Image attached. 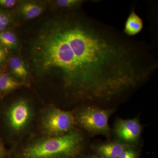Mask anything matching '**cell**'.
I'll return each mask as SVG.
<instances>
[{
	"label": "cell",
	"instance_id": "cell-9",
	"mask_svg": "<svg viewBox=\"0 0 158 158\" xmlns=\"http://www.w3.org/2000/svg\"><path fill=\"white\" fill-rule=\"evenodd\" d=\"M132 146L122 142H113L100 144L97 152L104 158H117L125 150Z\"/></svg>",
	"mask_w": 158,
	"mask_h": 158
},
{
	"label": "cell",
	"instance_id": "cell-19",
	"mask_svg": "<svg viewBox=\"0 0 158 158\" xmlns=\"http://www.w3.org/2000/svg\"><path fill=\"white\" fill-rule=\"evenodd\" d=\"M88 158H104L102 157L101 156H96V155H92L90 156Z\"/></svg>",
	"mask_w": 158,
	"mask_h": 158
},
{
	"label": "cell",
	"instance_id": "cell-18",
	"mask_svg": "<svg viewBox=\"0 0 158 158\" xmlns=\"http://www.w3.org/2000/svg\"><path fill=\"white\" fill-rule=\"evenodd\" d=\"M10 156V152L6 149L2 140L0 137V158H8Z\"/></svg>",
	"mask_w": 158,
	"mask_h": 158
},
{
	"label": "cell",
	"instance_id": "cell-20",
	"mask_svg": "<svg viewBox=\"0 0 158 158\" xmlns=\"http://www.w3.org/2000/svg\"><path fill=\"white\" fill-rule=\"evenodd\" d=\"M3 73H4L3 72L2 69V68H1V66H0V78H1V76H2Z\"/></svg>",
	"mask_w": 158,
	"mask_h": 158
},
{
	"label": "cell",
	"instance_id": "cell-7",
	"mask_svg": "<svg viewBox=\"0 0 158 158\" xmlns=\"http://www.w3.org/2000/svg\"><path fill=\"white\" fill-rule=\"evenodd\" d=\"M9 66L11 76L26 86L29 85L31 74L25 60L19 57H11L9 59Z\"/></svg>",
	"mask_w": 158,
	"mask_h": 158
},
{
	"label": "cell",
	"instance_id": "cell-15",
	"mask_svg": "<svg viewBox=\"0 0 158 158\" xmlns=\"http://www.w3.org/2000/svg\"><path fill=\"white\" fill-rule=\"evenodd\" d=\"M138 153L132 146L129 148L118 156L117 158H137Z\"/></svg>",
	"mask_w": 158,
	"mask_h": 158
},
{
	"label": "cell",
	"instance_id": "cell-11",
	"mask_svg": "<svg viewBox=\"0 0 158 158\" xmlns=\"http://www.w3.org/2000/svg\"><path fill=\"white\" fill-rule=\"evenodd\" d=\"M23 86L26 85L11 75L4 73L0 78V98Z\"/></svg>",
	"mask_w": 158,
	"mask_h": 158
},
{
	"label": "cell",
	"instance_id": "cell-6",
	"mask_svg": "<svg viewBox=\"0 0 158 158\" xmlns=\"http://www.w3.org/2000/svg\"><path fill=\"white\" fill-rule=\"evenodd\" d=\"M142 127L138 118L118 119L116 121L114 132L122 143L131 145L139 140Z\"/></svg>",
	"mask_w": 158,
	"mask_h": 158
},
{
	"label": "cell",
	"instance_id": "cell-4",
	"mask_svg": "<svg viewBox=\"0 0 158 158\" xmlns=\"http://www.w3.org/2000/svg\"><path fill=\"white\" fill-rule=\"evenodd\" d=\"M75 124L74 114L73 112L49 106L41 116L40 130L41 136L58 137L72 131Z\"/></svg>",
	"mask_w": 158,
	"mask_h": 158
},
{
	"label": "cell",
	"instance_id": "cell-5",
	"mask_svg": "<svg viewBox=\"0 0 158 158\" xmlns=\"http://www.w3.org/2000/svg\"><path fill=\"white\" fill-rule=\"evenodd\" d=\"M112 112L111 110L88 106L74 114L75 121L76 124L89 134L108 135L110 131L109 118Z\"/></svg>",
	"mask_w": 158,
	"mask_h": 158
},
{
	"label": "cell",
	"instance_id": "cell-1",
	"mask_svg": "<svg viewBox=\"0 0 158 158\" xmlns=\"http://www.w3.org/2000/svg\"><path fill=\"white\" fill-rule=\"evenodd\" d=\"M142 44L75 11L45 20L27 41L31 76L56 81L75 99L109 100L135 88L151 73Z\"/></svg>",
	"mask_w": 158,
	"mask_h": 158
},
{
	"label": "cell",
	"instance_id": "cell-10",
	"mask_svg": "<svg viewBox=\"0 0 158 158\" xmlns=\"http://www.w3.org/2000/svg\"><path fill=\"white\" fill-rule=\"evenodd\" d=\"M144 27L143 19L134 9L131 11L125 23L123 33L126 36L131 37L137 35Z\"/></svg>",
	"mask_w": 158,
	"mask_h": 158
},
{
	"label": "cell",
	"instance_id": "cell-14",
	"mask_svg": "<svg viewBox=\"0 0 158 158\" xmlns=\"http://www.w3.org/2000/svg\"><path fill=\"white\" fill-rule=\"evenodd\" d=\"M13 23L11 15L5 10L0 9V31L8 30Z\"/></svg>",
	"mask_w": 158,
	"mask_h": 158
},
{
	"label": "cell",
	"instance_id": "cell-13",
	"mask_svg": "<svg viewBox=\"0 0 158 158\" xmlns=\"http://www.w3.org/2000/svg\"><path fill=\"white\" fill-rule=\"evenodd\" d=\"M83 0H57L53 2L56 9L65 11H75L86 2Z\"/></svg>",
	"mask_w": 158,
	"mask_h": 158
},
{
	"label": "cell",
	"instance_id": "cell-3",
	"mask_svg": "<svg viewBox=\"0 0 158 158\" xmlns=\"http://www.w3.org/2000/svg\"><path fill=\"white\" fill-rule=\"evenodd\" d=\"M35 111L33 104L25 98H17L6 107L3 114L6 128L14 137L27 132L33 123Z\"/></svg>",
	"mask_w": 158,
	"mask_h": 158
},
{
	"label": "cell",
	"instance_id": "cell-8",
	"mask_svg": "<svg viewBox=\"0 0 158 158\" xmlns=\"http://www.w3.org/2000/svg\"><path fill=\"white\" fill-rule=\"evenodd\" d=\"M45 9V5L43 2L23 1L18 6L17 13L23 19L31 20L38 17Z\"/></svg>",
	"mask_w": 158,
	"mask_h": 158
},
{
	"label": "cell",
	"instance_id": "cell-2",
	"mask_svg": "<svg viewBox=\"0 0 158 158\" xmlns=\"http://www.w3.org/2000/svg\"><path fill=\"white\" fill-rule=\"evenodd\" d=\"M84 139L78 131L58 137L40 136L27 141L13 152V158H77L83 151Z\"/></svg>",
	"mask_w": 158,
	"mask_h": 158
},
{
	"label": "cell",
	"instance_id": "cell-12",
	"mask_svg": "<svg viewBox=\"0 0 158 158\" xmlns=\"http://www.w3.org/2000/svg\"><path fill=\"white\" fill-rule=\"evenodd\" d=\"M0 46L9 51L15 50L19 48V41L12 31L8 30L0 31Z\"/></svg>",
	"mask_w": 158,
	"mask_h": 158
},
{
	"label": "cell",
	"instance_id": "cell-16",
	"mask_svg": "<svg viewBox=\"0 0 158 158\" xmlns=\"http://www.w3.org/2000/svg\"><path fill=\"white\" fill-rule=\"evenodd\" d=\"M18 3L16 0H0V9H12Z\"/></svg>",
	"mask_w": 158,
	"mask_h": 158
},
{
	"label": "cell",
	"instance_id": "cell-17",
	"mask_svg": "<svg viewBox=\"0 0 158 158\" xmlns=\"http://www.w3.org/2000/svg\"><path fill=\"white\" fill-rule=\"evenodd\" d=\"M9 52L8 50L0 46V66L7 61Z\"/></svg>",
	"mask_w": 158,
	"mask_h": 158
}]
</instances>
